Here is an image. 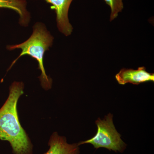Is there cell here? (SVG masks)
<instances>
[{
  "label": "cell",
  "instance_id": "cell-1",
  "mask_svg": "<svg viewBox=\"0 0 154 154\" xmlns=\"http://www.w3.org/2000/svg\"><path fill=\"white\" fill-rule=\"evenodd\" d=\"M24 85L14 82L8 99L0 109V140L11 145L13 154H33V146L19 122L17 105L24 94Z\"/></svg>",
  "mask_w": 154,
  "mask_h": 154
},
{
  "label": "cell",
  "instance_id": "cell-2",
  "mask_svg": "<svg viewBox=\"0 0 154 154\" xmlns=\"http://www.w3.org/2000/svg\"><path fill=\"white\" fill-rule=\"evenodd\" d=\"M53 37L41 23H36L33 27V33L30 38L22 44L9 45L8 49L12 50L16 48L22 49V52L13 62L10 69L18 59L24 55H28L38 62V69L41 71L39 77L42 87L45 90L50 89L52 80L46 75L43 64L45 53L52 45Z\"/></svg>",
  "mask_w": 154,
  "mask_h": 154
},
{
  "label": "cell",
  "instance_id": "cell-3",
  "mask_svg": "<svg viewBox=\"0 0 154 154\" xmlns=\"http://www.w3.org/2000/svg\"><path fill=\"white\" fill-rule=\"evenodd\" d=\"M96 124L97 127L96 134L90 139L80 142L78 145L91 144L96 149L104 148L110 151L123 152L127 145L116 129L113 123V115L110 113L102 120L98 119Z\"/></svg>",
  "mask_w": 154,
  "mask_h": 154
},
{
  "label": "cell",
  "instance_id": "cell-4",
  "mask_svg": "<svg viewBox=\"0 0 154 154\" xmlns=\"http://www.w3.org/2000/svg\"><path fill=\"white\" fill-rule=\"evenodd\" d=\"M51 4L55 10L56 20L59 30L65 36L71 35L73 27L69 22L68 11L73 0H45Z\"/></svg>",
  "mask_w": 154,
  "mask_h": 154
},
{
  "label": "cell",
  "instance_id": "cell-5",
  "mask_svg": "<svg viewBox=\"0 0 154 154\" xmlns=\"http://www.w3.org/2000/svg\"><path fill=\"white\" fill-rule=\"evenodd\" d=\"M119 84L125 85L127 83L138 85L141 83L154 82V73H150L146 70L145 67H139L137 69L123 68L115 76Z\"/></svg>",
  "mask_w": 154,
  "mask_h": 154
},
{
  "label": "cell",
  "instance_id": "cell-6",
  "mask_svg": "<svg viewBox=\"0 0 154 154\" xmlns=\"http://www.w3.org/2000/svg\"><path fill=\"white\" fill-rule=\"evenodd\" d=\"M48 145L49 149L44 154H80L78 143H68L66 137L59 135L57 132L51 135Z\"/></svg>",
  "mask_w": 154,
  "mask_h": 154
},
{
  "label": "cell",
  "instance_id": "cell-7",
  "mask_svg": "<svg viewBox=\"0 0 154 154\" xmlns=\"http://www.w3.org/2000/svg\"><path fill=\"white\" fill-rule=\"evenodd\" d=\"M8 8L14 10L20 16V23L27 26L30 20L29 13L26 9L25 0H0V8Z\"/></svg>",
  "mask_w": 154,
  "mask_h": 154
},
{
  "label": "cell",
  "instance_id": "cell-8",
  "mask_svg": "<svg viewBox=\"0 0 154 154\" xmlns=\"http://www.w3.org/2000/svg\"><path fill=\"white\" fill-rule=\"evenodd\" d=\"M105 3L110 7L111 10L110 22L113 21L118 16L119 14L123 10V0H104Z\"/></svg>",
  "mask_w": 154,
  "mask_h": 154
}]
</instances>
